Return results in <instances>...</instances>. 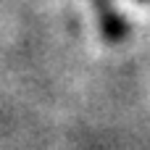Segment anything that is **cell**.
I'll use <instances>...</instances> for the list:
<instances>
[{
  "label": "cell",
  "instance_id": "6da1fadb",
  "mask_svg": "<svg viewBox=\"0 0 150 150\" xmlns=\"http://www.w3.org/2000/svg\"><path fill=\"white\" fill-rule=\"evenodd\" d=\"M92 11H95V21H98V32L100 37L108 42V45H121L132 26H129V18L113 5V0H90Z\"/></svg>",
  "mask_w": 150,
  "mask_h": 150
},
{
  "label": "cell",
  "instance_id": "7a4b0ae2",
  "mask_svg": "<svg viewBox=\"0 0 150 150\" xmlns=\"http://www.w3.org/2000/svg\"><path fill=\"white\" fill-rule=\"evenodd\" d=\"M137 3H142V5H145V3H150V0H137Z\"/></svg>",
  "mask_w": 150,
  "mask_h": 150
}]
</instances>
